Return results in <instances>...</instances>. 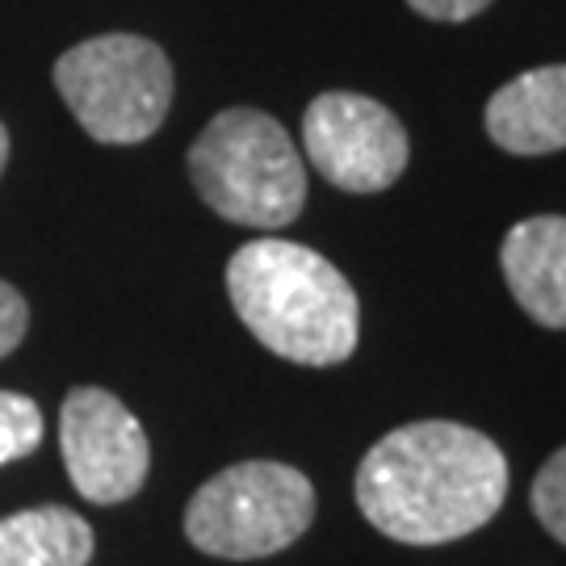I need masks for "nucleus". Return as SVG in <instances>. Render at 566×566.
<instances>
[{
	"mask_svg": "<svg viewBox=\"0 0 566 566\" xmlns=\"http://www.w3.org/2000/svg\"><path fill=\"white\" fill-rule=\"evenodd\" d=\"M504 449L453 420L395 428L357 465L365 521L403 546L458 542L483 528L504 507Z\"/></svg>",
	"mask_w": 566,
	"mask_h": 566,
	"instance_id": "nucleus-1",
	"label": "nucleus"
},
{
	"mask_svg": "<svg viewBox=\"0 0 566 566\" xmlns=\"http://www.w3.org/2000/svg\"><path fill=\"white\" fill-rule=\"evenodd\" d=\"M227 294L256 340L294 365H340L357 348L361 306L336 264L294 240H252L227 264Z\"/></svg>",
	"mask_w": 566,
	"mask_h": 566,
	"instance_id": "nucleus-2",
	"label": "nucleus"
},
{
	"mask_svg": "<svg viewBox=\"0 0 566 566\" xmlns=\"http://www.w3.org/2000/svg\"><path fill=\"white\" fill-rule=\"evenodd\" d=\"M189 181L219 219L256 231L294 223L306 172L294 139L264 109H223L189 147Z\"/></svg>",
	"mask_w": 566,
	"mask_h": 566,
	"instance_id": "nucleus-3",
	"label": "nucleus"
},
{
	"mask_svg": "<svg viewBox=\"0 0 566 566\" xmlns=\"http://www.w3.org/2000/svg\"><path fill=\"white\" fill-rule=\"evenodd\" d=\"M315 521V486L282 462H240L219 470L185 507V537L214 558H269L294 546Z\"/></svg>",
	"mask_w": 566,
	"mask_h": 566,
	"instance_id": "nucleus-4",
	"label": "nucleus"
},
{
	"mask_svg": "<svg viewBox=\"0 0 566 566\" xmlns=\"http://www.w3.org/2000/svg\"><path fill=\"white\" fill-rule=\"evenodd\" d=\"M55 88L97 143H143L172 105V63L151 39L102 34L55 63Z\"/></svg>",
	"mask_w": 566,
	"mask_h": 566,
	"instance_id": "nucleus-5",
	"label": "nucleus"
},
{
	"mask_svg": "<svg viewBox=\"0 0 566 566\" xmlns=\"http://www.w3.org/2000/svg\"><path fill=\"white\" fill-rule=\"evenodd\" d=\"M303 147L315 172L344 193H382L411 156L403 122L361 93H324L306 105Z\"/></svg>",
	"mask_w": 566,
	"mask_h": 566,
	"instance_id": "nucleus-6",
	"label": "nucleus"
},
{
	"mask_svg": "<svg viewBox=\"0 0 566 566\" xmlns=\"http://www.w3.org/2000/svg\"><path fill=\"white\" fill-rule=\"evenodd\" d=\"M60 449L67 479L93 504H122L139 495L151 449L147 432L102 386H81L63 399L60 411Z\"/></svg>",
	"mask_w": 566,
	"mask_h": 566,
	"instance_id": "nucleus-7",
	"label": "nucleus"
},
{
	"mask_svg": "<svg viewBox=\"0 0 566 566\" xmlns=\"http://www.w3.org/2000/svg\"><path fill=\"white\" fill-rule=\"evenodd\" d=\"M504 282L533 324L566 327V219L533 214L504 235Z\"/></svg>",
	"mask_w": 566,
	"mask_h": 566,
	"instance_id": "nucleus-8",
	"label": "nucleus"
},
{
	"mask_svg": "<svg viewBox=\"0 0 566 566\" xmlns=\"http://www.w3.org/2000/svg\"><path fill=\"white\" fill-rule=\"evenodd\" d=\"M486 135L512 156L566 147V63L533 67L486 102Z\"/></svg>",
	"mask_w": 566,
	"mask_h": 566,
	"instance_id": "nucleus-9",
	"label": "nucleus"
},
{
	"mask_svg": "<svg viewBox=\"0 0 566 566\" xmlns=\"http://www.w3.org/2000/svg\"><path fill=\"white\" fill-rule=\"evenodd\" d=\"M93 528L67 507H25L0 521V566H88Z\"/></svg>",
	"mask_w": 566,
	"mask_h": 566,
	"instance_id": "nucleus-10",
	"label": "nucleus"
},
{
	"mask_svg": "<svg viewBox=\"0 0 566 566\" xmlns=\"http://www.w3.org/2000/svg\"><path fill=\"white\" fill-rule=\"evenodd\" d=\"M42 441V411L34 399L0 390V465L34 453Z\"/></svg>",
	"mask_w": 566,
	"mask_h": 566,
	"instance_id": "nucleus-11",
	"label": "nucleus"
},
{
	"mask_svg": "<svg viewBox=\"0 0 566 566\" xmlns=\"http://www.w3.org/2000/svg\"><path fill=\"white\" fill-rule=\"evenodd\" d=\"M533 516L566 546V446L533 479Z\"/></svg>",
	"mask_w": 566,
	"mask_h": 566,
	"instance_id": "nucleus-12",
	"label": "nucleus"
},
{
	"mask_svg": "<svg viewBox=\"0 0 566 566\" xmlns=\"http://www.w3.org/2000/svg\"><path fill=\"white\" fill-rule=\"evenodd\" d=\"M30 327V306L9 282H0V357H9Z\"/></svg>",
	"mask_w": 566,
	"mask_h": 566,
	"instance_id": "nucleus-13",
	"label": "nucleus"
},
{
	"mask_svg": "<svg viewBox=\"0 0 566 566\" xmlns=\"http://www.w3.org/2000/svg\"><path fill=\"white\" fill-rule=\"evenodd\" d=\"M428 21H470L479 18L491 0H407Z\"/></svg>",
	"mask_w": 566,
	"mask_h": 566,
	"instance_id": "nucleus-14",
	"label": "nucleus"
},
{
	"mask_svg": "<svg viewBox=\"0 0 566 566\" xmlns=\"http://www.w3.org/2000/svg\"><path fill=\"white\" fill-rule=\"evenodd\" d=\"M4 164H9V130H4V122H0V172H4Z\"/></svg>",
	"mask_w": 566,
	"mask_h": 566,
	"instance_id": "nucleus-15",
	"label": "nucleus"
}]
</instances>
